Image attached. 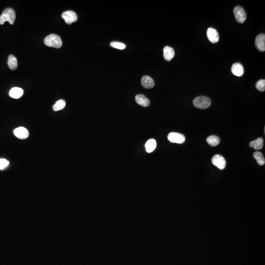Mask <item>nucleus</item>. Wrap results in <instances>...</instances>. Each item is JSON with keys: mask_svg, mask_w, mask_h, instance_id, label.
Returning a JSON list of instances; mask_svg holds the SVG:
<instances>
[{"mask_svg": "<svg viewBox=\"0 0 265 265\" xmlns=\"http://www.w3.org/2000/svg\"><path fill=\"white\" fill-rule=\"evenodd\" d=\"M24 91L20 88H13L10 91L9 95L11 97L14 99H19L22 96Z\"/></svg>", "mask_w": 265, "mask_h": 265, "instance_id": "obj_15", "label": "nucleus"}, {"mask_svg": "<svg viewBox=\"0 0 265 265\" xmlns=\"http://www.w3.org/2000/svg\"><path fill=\"white\" fill-rule=\"evenodd\" d=\"M220 139L219 137L216 136H210L207 138V142L209 145L212 146H216L218 145L220 143Z\"/></svg>", "mask_w": 265, "mask_h": 265, "instance_id": "obj_19", "label": "nucleus"}, {"mask_svg": "<svg viewBox=\"0 0 265 265\" xmlns=\"http://www.w3.org/2000/svg\"><path fill=\"white\" fill-rule=\"evenodd\" d=\"M62 18L65 20L67 24L71 25L72 23L77 21V15L74 11L72 10L65 11L62 14Z\"/></svg>", "mask_w": 265, "mask_h": 265, "instance_id": "obj_6", "label": "nucleus"}, {"mask_svg": "<svg viewBox=\"0 0 265 265\" xmlns=\"http://www.w3.org/2000/svg\"><path fill=\"white\" fill-rule=\"evenodd\" d=\"M173 49L169 46H165L164 48V57L167 61H170L174 57Z\"/></svg>", "mask_w": 265, "mask_h": 265, "instance_id": "obj_14", "label": "nucleus"}, {"mask_svg": "<svg viewBox=\"0 0 265 265\" xmlns=\"http://www.w3.org/2000/svg\"><path fill=\"white\" fill-rule=\"evenodd\" d=\"M111 47L119 50H123L126 48L125 44L121 42L112 41L110 43Z\"/></svg>", "mask_w": 265, "mask_h": 265, "instance_id": "obj_22", "label": "nucleus"}, {"mask_svg": "<svg viewBox=\"0 0 265 265\" xmlns=\"http://www.w3.org/2000/svg\"><path fill=\"white\" fill-rule=\"evenodd\" d=\"M231 71L232 73L235 76L241 77L244 73V68L240 63H235L232 66Z\"/></svg>", "mask_w": 265, "mask_h": 265, "instance_id": "obj_12", "label": "nucleus"}, {"mask_svg": "<svg viewBox=\"0 0 265 265\" xmlns=\"http://www.w3.org/2000/svg\"><path fill=\"white\" fill-rule=\"evenodd\" d=\"M212 162L214 166H217V168L221 170L224 169L226 165V162L224 157L220 155L217 154L214 156L212 159Z\"/></svg>", "mask_w": 265, "mask_h": 265, "instance_id": "obj_7", "label": "nucleus"}, {"mask_svg": "<svg viewBox=\"0 0 265 265\" xmlns=\"http://www.w3.org/2000/svg\"><path fill=\"white\" fill-rule=\"evenodd\" d=\"M8 65L10 68L12 70H15L18 67L17 59L14 55H10L8 59Z\"/></svg>", "mask_w": 265, "mask_h": 265, "instance_id": "obj_18", "label": "nucleus"}, {"mask_svg": "<svg viewBox=\"0 0 265 265\" xmlns=\"http://www.w3.org/2000/svg\"><path fill=\"white\" fill-rule=\"evenodd\" d=\"M146 150L148 153H151L155 149L157 146V143L156 141L154 139H150L146 143L145 145Z\"/></svg>", "mask_w": 265, "mask_h": 265, "instance_id": "obj_17", "label": "nucleus"}, {"mask_svg": "<svg viewBox=\"0 0 265 265\" xmlns=\"http://www.w3.org/2000/svg\"><path fill=\"white\" fill-rule=\"evenodd\" d=\"M264 140L262 137H259L256 140L250 142V147H252L255 150H260L264 145Z\"/></svg>", "mask_w": 265, "mask_h": 265, "instance_id": "obj_16", "label": "nucleus"}, {"mask_svg": "<svg viewBox=\"0 0 265 265\" xmlns=\"http://www.w3.org/2000/svg\"><path fill=\"white\" fill-rule=\"evenodd\" d=\"M257 89L260 92H264L265 91V80H260L257 82L256 84Z\"/></svg>", "mask_w": 265, "mask_h": 265, "instance_id": "obj_23", "label": "nucleus"}, {"mask_svg": "<svg viewBox=\"0 0 265 265\" xmlns=\"http://www.w3.org/2000/svg\"><path fill=\"white\" fill-rule=\"evenodd\" d=\"M207 35L209 40L213 43H216L219 41L218 32L214 28H209L208 29Z\"/></svg>", "mask_w": 265, "mask_h": 265, "instance_id": "obj_9", "label": "nucleus"}, {"mask_svg": "<svg viewBox=\"0 0 265 265\" xmlns=\"http://www.w3.org/2000/svg\"><path fill=\"white\" fill-rule=\"evenodd\" d=\"M9 161L6 159H0V169L2 170L9 165Z\"/></svg>", "mask_w": 265, "mask_h": 265, "instance_id": "obj_24", "label": "nucleus"}, {"mask_svg": "<svg viewBox=\"0 0 265 265\" xmlns=\"http://www.w3.org/2000/svg\"><path fill=\"white\" fill-rule=\"evenodd\" d=\"M13 132L15 136L20 140H25L29 136V132L28 130L23 127L16 128Z\"/></svg>", "mask_w": 265, "mask_h": 265, "instance_id": "obj_8", "label": "nucleus"}, {"mask_svg": "<svg viewBox=\"0 0 265 265\" xmlns=\"http://www.w3.org/2000/svg\"><path fill=\"white\" fill-rule=\"evenodd\" d=\"M44 44L49 47L60 48L63 45L60 36L55 34H51L44 39Z\"/></svg>", "mask_w": 265, "mask_h": 265, "instance_id": "obj_2", "label": "nucleus"}, {"mask_svg": "<svg viewBox=\"0 0 265 265\" xmlns=\"http://www.w3.org/2000/svg\"><path fill=\"white\" fill-rule=\"evenodd\" d=\"M234 15L237 22L240 23H243L247 19V14L244 9L241 6H237L234 8Z\"/></svg>", "mask_w": 265, "mask_h": 265, "instance_id": "obj_5", "label": "nucleus"}, {"mask_svg": "<svg viewBox=\"0 0 265 265\" xmlns=\"http://www.w3.org/2000/svg\"><path fill=\"white\" fill-rule=\"evenodd\" d=\"M193 104L197 108L206 109L211 105V100L209 98L204 96L197 97L193 101Z\"/></svg>", "mask_w": 265, "mask_h": 265, "instance_id": "obj_3", "label": "nucleus"}, {"mask_svg": "<svg viewBox=\"0 0 265 265\" xmlns=\"http://www.w3.org/2000/svg\"><path fill=\"white\" fill-rule=\"evenodd\" d=\"M255 45L259 51L261 52L265 51V34H260L257 35L255 39Z\"/></svg>", "mask_w": 265, "mask_h": 265, "instance_id": "obj_10", "label": "nucleus"}, {"mask_svg": "<svg viewBox=\"0 0 265 265\" xmlns=\"http://www.w3.org/2000/svg\"><path fill=\"white\" fill-rule=\"evenodd\" d=\"M16 19L15 12L12 8L5 9L0 15V24L3 25L5 22L8 21L11 25L14 23Z\"/></svg>", "mask_w": 265, "mask_h": 265, "instance_id": "obj_1", "label": "nucleus"}, {"mask_svg": "<svg viewBox=\"0 0 265 265\" xmlns=\"http://www.w3.org/2000/svg\"><path fill=\"white\" fill-rule=\"evenodd\" d=\"M135 100L137 104L142 107H147L149 106L150 101L143 94H138L135 97Z\"/></svg>", "mask_w": 265, "mask_h": 265, "instance_id": "obj_13", "label": "nucleus"}, {"mask_svg": "<svg viewBox=\"0 0 265 265\" xmlns=\"http://www.w3.org/2000/svg\"><path fill=\"white\" fill-rule=\"evenodd\" d=\"M66 106V102L64 100H59L53 106V110L55 112L60 111L64 108Z\"/></svg>", "mask_w": 265, "mask_h": 265, "instance_id": "obj_21", "label": "nucleus"}, {"mask_svg": "<svg viewBox=\"0 0 265 265\" xmlns=\"http://www.w3.org/2000/svg\"><path fill=\"white\" fill-rule=\"evenodd\" d=\"M168 139L169 141L175 144H183L186 141V137L184 135L178 132H170L168 135Z\"/></svg>", "mask_w": 265, "mask_h": 265, "instance_id": "obj_4", "label": "nucleus"}, {"mask_svg": "<svg viewBox=\"0 0 265 265\" xmlns=\"http://www.w3.org/2000/svg\"><path fill=\"white\" fill-rule=\"evenodd\" d=\"M253 157L256 160L257 162L258 163L259 165H265V158H264L261 152H258V151L254 152V154H253Z\"/></svg>", "mask_w": 265, "mask_h": 265, "instance_id": "obj_20", "label": "nucleus"}, {"mask_svg": "<svg viewBox=\"0 0 265 265\" xmlns=\"http://www.w3.org/2000/svg\"><path fill=\"white\" fill-rule=\"evenodd\" d=\"M142 86L147 89H150L154 87L155 83L153 79L148 76H144L142 77L141 80Z\"/></svg>", "mask_w": 265, "mask_h": 265, "instance_id": "obj_11", "label": "nucleus"}]
</instances>
